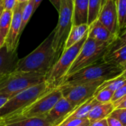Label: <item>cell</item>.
I'll list each match as a JSON object with an SVG mask.
<instances>
[{
    "label": "cell",
    "instance_id": "1",
    "mask_svg": "<svg viewBox=\"0 0 126 126\" xmlns=\"http://www.w3.org/2000/svg\"><path fill=\"white\" fill-rule=\"evenodd\" d=\"M55 34L51 33L27 56L19 59L16 71L22 72H34L47 76L58 58L52 48V40Z\"/></svg>",
    "mask_w": 126,
    "mask_h": 126
},
{
    "label": "cell",
    "instance_id": "2",
    "mask_svg": "<svg viewBox=\"0 0 126 126\" xmlns=\"http://www.w3.org/2000/svg\"><path fill=\"white\" fill-rule=\"evenodd\" d=\"M49 91L51 90L44 82L10 98L0 108V126L12 123L27 108Z\"/></svg>",
    "mask_w": 126,
    "mask_h": 126
},
{
    "label": "cell",
    "instance_id": "3",
    "mask_svg": "<svg viewBox=\"0 0 126 126\" xmlns=\"http://www.w3.org/2000/svg\"><path fill=\"white\" fill-rule=\"evenodd\" d=\"M123 71L121 67L109 64L102 58L93 64L65 76L60 85H72L96 81H107L120 76Z\"/></svg>",
    "mask_w": 126,
    "mask_h": 126
},
{
    "label": "cell",
    "instance_id": "4",
    "mask_svg": "<svg viewBox=\"0 0 126 126\" xmlns=\"http://www.w3.org/2000/svg\"><path fill=\"white\" fill-rule=\"evenodd\" d=\"M87 37L88 34L74 45L65 49L58 60L52 68L51 71L46 76L45 82L50 90L60 86L70 67L78 56Z\"/></svg>",
    "mask_w": 126,
    "mask_h": 126
},
{
    "label": "cell",
    "instance_id": "5",
    "mask_svg": "<svg viewBox=\"0 0 126 126\" xmlns=\"http://www.w3.org/2000/svg\"><path fill=\"white\" fill-rule=\"evenodd\" d=\"M46 76L34 72L15 71L0 81V94L15 95L45 82Z\"/></svg>",
    "mask_w": 126,
    "mask_h": 126
},
{
    "label": "cell",
    "instance_id": "6",
    "mask_svg": "<svg viewBox=\"0 0 126 126\" xmlns=\"http://www.w3.org/2000/svg\"><path fill=\"white\" fill-rule=\"evenodd\" d=\"M59 19L52 40V48L59 59L63 53L66 40L72 27L73 0H61Z\"/></svg>",
    "mask_w": 126,
    "mask_h": 126
},
{
    "label": "cell",
    "instance_id": "7",
    "mask_svg": "<svg viewBox=\"0 0 126 126\" xmlns=\"http://www.w3.org/2000/svg\"><path fill=\"white\" fill-rule=\"evenodd\" d=\"M109 45V43L101 42L87 37L78 56L68 71L66 76L71 75L102 59L106 54Z\"/></svg>",
    "mask_w": 126,
    "mask_h": 126
},
{
    "label": "cell",
    "instance_id": "8",
    "mask_svg": "<svg viewBox=\"0 0 126 126\" xmlns=\"http://www.w3.org/2000/svg\"><path fill=\"white\" fill-rule=\"evenodd\" d=\"M62 97V93L59 87L55 88L38 98L35 102H34L23 112H21L12 123L25 118H45L54 105Z\"/></svg>",
    "mask_w": 126,
    "mask_h": 126
},
{
    "label": "cell",
    "instance_id": "9",
    "mask_svg": "<svg viewBox=\"0 0 126 126\" xmlns=\"http://www.w3.org/2000/svg\"><path fill=\"white\" fill-rule=\"evenodd\" d=\"M105 81H96L92 82L78 84V85H63L59 88L62 93L63 97L75 108H78L80 105L94 97L97 88Z\"/></svg>",
    "mask_w": 126,
    "mask_h": 126
},
{
    "label": "cell",
    "instance_id": "10",
    "mask_svg": "<svg viewBox=\"0 0 126 126\" xmlns=\"http://www.w3.org/2000/svg\"><path fill=\"white\" fill-rule=\"evenodd\" d=\"M27 1L18 2L13 10V18L10 27V30L7 37L5 38L4 44L8 51L14 52L17 50L20 36L19 31L21 24L22 11Z\"/></svg>",
    "mask_w": 126,
    "mask_h": 126
},
{
    "label": "cell",
    "instance_id": "11",
    "mask_svg": "<svg viewBox=\"0 0 126 126\" xmlns=\"http://www.w3.org/2000/svg\"><path fill=\"white\" fill-rule=\"evenodd\" d=\"M97 20L111 33L118 36L120 33L116 1L106 0L100 10Z\"/></svg>",
    "mask_w": 126,
    "mask_h": 126
},
{
    "label": "cell",
    "instance_id": "12",
    "mask_svg": "<svg viewBox=\"0 0 126 126\" xmlns=\"http://www.w3.org/2000/svg\"><path fill=\"white\" fill-rule=\"evenodd\" d=\"M75 108L66 100L62 97L51 109L46 116V120L52 126H59Z\"/></svg>",
    "mask_w": 126,
    "mask_h": 126
},
{
    "label": "cell",
    "instance_id": "13",
    "mask_svg": "<svg viewBox=\"0 0 126 126\" xmlns=\"http://www.w3.org/2000/svg\"><path fill=\"white\" fill-rule=\"evenodd\" d=\"M18 60L17 52L8 51L5 44L0 48V81L16 71Z\"/></svg>",
    "mask_w": 126,
    "mask_h": 126
},
{
    "label": "cell",
    "instance_id": "14",
    "mask_svg": "<svg viewBox=\"0 0 126 126\" xmlns=\"http://www.w3.org/2000/svg\"><path fill=\"white\" fill-rule=\"evenodd\" d=\"M88 37L101 42L111 44L117 36L111 33L97 19L91 25H89Z\"/></svg>",
    "mask_w": 126,
    "mask_h": 126
},
{
    "label": "cell",
    "instance_id": "15",
    "mask_svg": "<svg viewBox=\"0 0 126 126\" xmlns=\"http://www.w3.org/2000/svg\"><path fill=\"white\" fill-rule=\"evenodd\" d=\"M89 0H73V25L88 23Z\"/></svg>",
    "mask_w": 126,
    "mask_h": 126
},
{
    "label": "cell",
    "instance_id": "16",
    "mask_svg": "<svg viewBox=\"0 0 126 126\" xmlns=\"http://www.w3.org/2000/svg\"><path fill=\"white\" fill-rule=\"evenodd\" d=\"M99 104L100 102L94 98V97H93L89 100H87L86 102H84L83 104L76 108L62 123L71 120L72 119H87L89 112L96 105Z\"/></svg>",
    "mask_w": 126,
    "mask_h": 126
},
{
    "label": "cell",
    "instance_id": "17",
    "mask_svg": "<svg viewBox=\"0 0 126 126\" xmlns=\"http://www.w3.org/2000/svg\"><path fill=\"white\" fill-rule=\"evenodd\" d=\"M115 109L112 102L100 103L96 105L89 114L87 119L90 123L106 119Z\"/></svg>",
    "mask_w": 126,
    "mask_h": 126
},
{
    "label": "cell",
    "instance_id": "18",
    "mask_svg": "<svg viewBox=\"0 0 126 126\" xmlns=\"http://www.w3.org/2000/svg\"><path fill=\"white\" fill-rule=\"evenodd\" d=\"M103 59L109 64L122 68L126 63V45L112 51H106Z\"/></svg>",
    "mask_w": 126,
    "mask_h": 126
},
{
    "label": "cell",
    "instance_id": "19",
    "mask_svg": "<svg viewBox=\"0 0 126 126\" xmlns=\"http://www.w3.org/2000/svg\"><path fill=\"white\" fill-rule=\"evenodd\" d=\"M89 30V25L87 24L80 25H72L68 39L65 45V49L70 48L79 41H80L86 34H88Z\"/></svg>",
    "mask_w": 126,
    "mask_h": 126
},
{
    "label": "cell",
    "instance_id": "20",
    "mask_svg": "<svg viewBox=\"0 0 126 126\" xmlns=\"http://www.w3.org/2000/svg\"><path fill=\"white\" fill-rule=\"evenodd\" d=\"M5 126H52V124L48 122L46 118L42 117H32L25 118L11 123L7 124Z\"/></svg>",
    "mask_w": 126,
    "mask_h": 126
},
{
    "label": "cell",
    "instance_id": "21",
    "mask_svg": "<svg viewBox=\"0 0 126 126\" xmlns=\"http://www.w3.org/2000/svg\"><path fill=\"white\" fill-rule=\"evenodd\" d=\"M13 18V10H4L0 16V36L6 38L11 24Z\"/></svg>",
    "mask_w": 126,
    "mask_h": 126
},
{
    "label": "cell",
    "instance_id": "22",
    "mask_svg": "<svg viewBox=\"0 0 126 126\" xmlns=\"http://www.w3.org/2000/svg\"><path fill=\"white\" fill-rule=\"evenodd\" d=\"M126 82V79L123 76L120 75V76H117L114 79H109L107 81L103 82L97 89L96 91L106 88L110 90L112 92H115L116 91H117L119 88H120Z\"/></svg>",
    "mask_w": 126,
    "mask_h": 126
},
{
    "label": "cell",
    "instance_id": "23",
    "mask_svg": "<svg viewBox=\"0 0 126 126\" xmlns=\"http://www.w3.org/2000/svg\"><path fill=\"white\" fill-rule=\"evenodd\" d=\"M116 4L120 33L126 29V0H116Z\"/></svg>",
    "mask_w": 126,
    "mask_h": 126
},
{
    "label": "cell",
    "instance_id": "24",
    "mask_svg": "<svg viewBox=\"0 0 126 126\" xmlns=\"http://www.w3.org/2000/svg\"><path fill=\"white\" fill-rule=\"evenodd\" d=\"M101 9V0H89L88 25H91L95 22L100 14Z\"/></svg>",
    "mask_w": 126,
    "mask_h": 126
},
{
    "label": "cell",
    "instance_id": "25",
    "mask_svg": "<svg viewBox=\"0 0 126 126\" xmlns=\"http://www.w3.org/2000/svg\"><path fill=\"white\" fill-rule=\"evenodd\" d=\"M34 1L35 0H29L23 11H22V16H21V27H20V31H19V36H21L22 32L24 31L27 24L28 23L29 20L30 19L31 16L34 13L33 12V6H34Z\"/></svg>",
    "mask_w": 126,
    "mask_h": 126
},
{
    "label": "cell",
    "instance_id": "26",
    "mask_svg": "<svg viewBox=\"0 0 126 126\" xmlns=\"http://www.w3.org/2000/svg\"><path fill=\"white\" fill-rule=\"evenodd\" d=\"M113 95L114 92L111 91L109 89L104 88L96 91L94 97L100 103H108L111 102Z\"/></svg>",
    "mask_w": 126,
    "mask_h": 126
},
{
    "label": "cell",
    "instance_id": "27",
    "mask_svg": "<svg viewBox=\"0 0 126 126\" xmlns=\"http://www.w3.org/2000/svg\"><path fill=\"white\" fill-rule=\"evenodd\" d=\"M126 45V29L121 32L118 36L114 39V41L109 45L107 51H112L123 46Z\"/></svg>",
    "mask_w": 126,
    "mask_h": 126
},
{
    "label": "cell",
    "instance_id": "28",
    "mask_svg": "<svg viewBox=\"0 0 126 126\" xmlns=\"http://www.w3.org/2000/svg\"><path fill=\"white\" fill-rule=\"evenodd\" d=\"M110 116L118 120L123 126H126V108H115Z\"/></svg>",
    "mask_w": 126,
    "mask_h": 126
},
{
    "label": "cell",
    "instance_id": "29",
    "mask_svg": "<svg viewBox=\"0 0 126 126\" xmlns=\"http://www.w3.org/2000/svg\"><path fill=\"white\" fill-rule=\"evenodd\" d=\"M126 97V82L120 88H119L117 91H116L114 93V95H113V97H112V100H111V102L113 104L120 101L121 100H123L124 97Z\"/></svg>",
    "mask_w": 126,
    "mask_h": 126
},
{
    "label": "cell",
    "instance_id": "30",
    "mask_svg": "<svg viewBox=\"0 0 126 126\" xmlns=\"http://www.w3.org/2000/svg\"><path fill=\"white\" fill-rule=\"evenodd\" d=\"M4 10H13L18 3V0H2Z\"/></svg>",
    "mask_w": 126,
    "mask_h": 126
},
{
    "label": "cell",
    "instance_id": "31",
    "mask_svg": "<svg viewBox=\"0 0 126 126\" xmlns=\"http://www.w3.org/2000/svg\"><path fill=\"white\" fill-rule=\"evenodd\" d=\"M109 126H124L118 120L109 116L106 118Z\"/></svg>",
    "mask_w": 126,
    "mask_h": 126
},
{
    "label": "cell",
    "instance_id": "32",
    "mask_svg": "<svg viewBox=\"0 0 126 126\" xmlns=\"http://www.w3.org/2000/svg\"><path fill=\"white\" fill-rule=\"evenodd\" d=\"M12 97L7 94H0V108L10 99Z\"/></svg>",
    "mask_w": 126,
    "mask_h": 126
},
{
    "label": "cell",
    "instance_id": "33",
    "mask_svg": "<svg viewBox=\"0 0 126 126\" xmlns=\"http://www.w3.org/2000/svg\"><path fill=\"white\" fill-rule=\"evenodd\" d=\"M90 126H109V125L107 123V120L103 119V120H101L91 123Z\"/></svg>",
    "mask_w": 126,
    "mask_h": 126
},
{
    "label": "cell",
    "instance_id": "34",
    "mask_svg": "<svg viewBox=\"0 0 126 126\" xmlns=\"http://www.w3.org/2000/svg\"><path fill=\"white\" fill-rule=\"evenodd\" d=\"M50 2L52 4V5L55 7V8L57 10V11L59 13L61 9V0H49Z\"/></svg>",
    "mask_w": 126,
    "mask_h": 126
},
{
    "label": "cell",
    "instance_id": "35",
    "mask_svg": "<svg viewBox=\"0 0 126 126\" xmlns=\"http://www.w3.org/2000/svg\"><path fill=\"white\" fill-rule=\"evenodd\" d=\"M42 1H43V0H35V1H34V6H33V12H34V13H35V10L38 9V7H39L41 2Z\"/></svg>",
    "mask_w": 126,
    "mask_h": 126
},
{
    "label": "cell",
    "instance_id": "36",
    "mask_svg": "<svg viewBox=\"0 0 126 126\" xmlns=\"http://www.w3.org/2000/svg\"><path fill=\"white\" fill-rule=\"evenodd\" d=\"M115 108H126V99L122 101Z\"/></svg>",
    "mask_w": 126,
    "mask_h": 126
},
{
    "label": "cell",
    "instance_id": "37",
    "mask_svg": "<svg viewBox=\"0 0 126 126\" xmlns=\"http://www.w3.org/2000/svg\"><path fill=\"white\" fill-rule=\"evenodd\" d=\"M90 125H91V123H90V122L89 121V120L87 119L85 122H83L82 124L79 125L78 126H90Z\"/></svg>",
    "mask_w": 126,
    "mask_h": 126
},
{
    "label": "cell",
    "instance_id": "38",
    "mask_svg": "<svg viewBox=\"0 0 126 126\" xmlns=\"http://www.w3.org/2000/svg\"><path fill=\"white\" fill-rule=\"evenodd\" d=\"M4 42H5V39L1 37V36H0V48L4 45Z\"/></svg>",
    "mask_w": 126,
    "mask_h": 126
},
{
    "label": "cell",
    "instance_id": "39",
    "mask_svg": "<svg viewBox=\"0 0 126 126\" xmlns=\"http://www.w3.org/2000/svg\"><path fill=\"white\" fill-rule=\"evenodd\" d=\"M126 97H124V98H123V100H121L120 101H119V102H116V103L113 104V105H114V108H116V107H117V105H119V104H120V102H121L122 101H123V100H126Z\"/></svg>",
    "mask_w": 126,
    "mask_h": 126
},
{
    "label": "cell",
    "instance_id": "40",
    "mask_svg": "<svg viewBox=\"0 0 126 126\" xmlns=\"http://www.w3.org/2000/svg\"><path fill=\"white\" fill-rule=\"evenodd\" d=\"M106 0H101V8L103 7V6L104 5V4L106 3ZM101 10V9H100Z\"/></svg>",
    "mask_w": 126,
    "mask_h": 126
},
{
    "label": "cell",
    "instance_id": "41",
    "mask_svg": "<svg viewBox=\"0 0 126 126\" xmlns=\"http://www.w3.org/2000/svg\"><path fill=\"white\" fill-rule=\"evenodd\" d=\"M122 75H123V76H124V77L126 79V70H125V71H123V74H122Z\"/></svg>",
    "mask_w": 126,
    "mask_h": 126
},
{
    "label": "cell",
    "instance_id": "42",
    "mask_svg": "<svg viewBox=\"0 0 126 126\" xmlns=\"http://www.w3.org/2000/svg\"><path fill=\"white\" fill-rule=\"evenodd\" d=\"M122 68L123 69V71L126 70V63L125 64V65H123V67H122Z\"/></svg>",
    "mask_w": 126,
    "mask_h": 126
},
{
    "label": "cell",
    "instance_id": "43",
    "mask_svg": "<svg viewBox=\"0 0 126 126\" xmlns=\"http://www.w3.org/2000/svg\"><path fill=\"white\" fill-rule=\"evenodd\" d=\"M1 1V0H0V1Z\"/></svg>",
    "mask_w": 126,
    "mask_h": 126
},
{
    "label": "cell",
    "instance_id": "44",
    "mask_svg": "<svg viewBox=\"0 0 126 126\" xmlns=\"http://www.w3.org/2000/svg\"><path fill=\"white\" fill-rule=\"evenodd\" d=\"M114 1H116V0H114Z\"/></svg>",
    "mask_w": 126,
    "mask_h": 126
}]
</instances>
